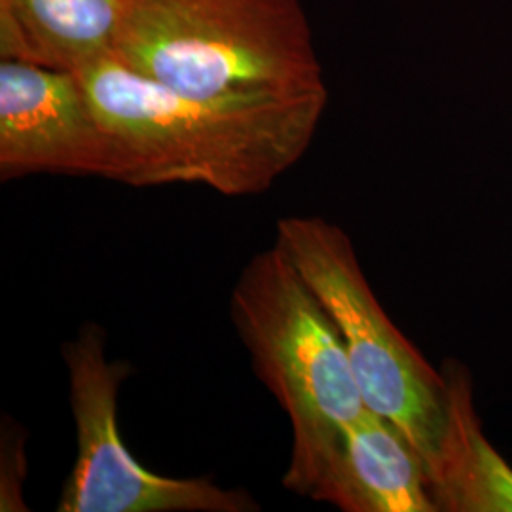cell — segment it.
Instances as JSON below:
<instances>
[{
	"label": "cell",
	"mask_w": 512,
	"mask_h": 512,
	"mask_svg": "<svg viewBox=\"0 0 512 512\" xmlns=\"http://www.w3.org/2000/svg\"><path fill=\"white\" fill-rule=\"evenodd\" d=\"M114 150L112 181L202 184L222 196L266 192L310 148L329 90L188 95L114 55L80 71Z\"/></svg>",
	"instance_id": "obj_1"
},
{
	"label": "cell",
	"mask_w": 512,
	"mask_h": 512,
	"mask_svg": "<svg viewBox=\"0 0 512 512\" xmlns=\"http://www.w3.org/2000/svg\"><path fill=\"white\" fill-rule=\"evenodd\" d=\"M112 55L188 95L327 88L300 0H122Z\"/></svg>",
	"instance_id": "obj_2"
},
{
	"label": "cell",
	"mask_w": 512,
	"mask_h": 512,
	"mask_svg": "<svg viewBox=\"0 0 512 512\" xmlns=\"http://www.w3.org/2000/svg\"><path fill=\"white\" fill-rule=\"evenodd\" d=\"M230 311L256 376L291 421L293 448L283 486L310 497L346 429L368 410L346 346L277 245L247 262Z\"/></svg>",
	"instance_id": "obj_3"
},
{
	"label": "cell",
	"mask_w": 512,
	"mask_h": 512,
	"mask_svg": "<svg viewBox=\"0 0 512 512\" xmlns=\"http://www.w3.org/2000/svg\"><path fill=\"white\" fill-rule=\"evenodd\" d=\"M275 245L329 313L366 408L391 421L427 465L444 425V376L389 319L348 234L321 217H285Z\"/></svg>",
	"instance_id": "obj_4"
},
{
	"label": "cell",
	"mask_w": 512,
	"mask_h": 512,
	"mask_svg": "<svg viewBox=\"0 0 512 512\" xmlns=\"http://www.w3.org/2000/svg\"><path fill=\"white\" fill-rule=\"evenodd\" d=\"M76 425V461L57 512H253L245 490L209 478H173L145 469L118 431V391L129 366L109 361L105 332L86 323L63 346Z\"/></svg>",
	"instance_id": "obj_5"
},
{
	"label": "cell",
	"mask_w": 512,
	"mask_h": 512,
	"mask_svg": "<svg viewBox=\"0 0 512 512\" xmlns=\"http://www.w3.org/2000/svg\"><path fill=\"white\" fill-rule=\"evenodd\" d=\"M35 173L112 181L109 133L80 74L0 59V179Z\"/></svg>",
	"instance_id": "obj_6"
},
{
	"label": "cell",
	"mask_w": 512,
	"mask_h": 512,
	"mask_svg": "<svg viewBox=\"0 0 512 512\" xmlns=\"http://www.w3.org/2000/svg\"><path fill=\"white\" fill-rule=\"evenodd\" d=\"M310 497L344 512H439L418 450L370 410L346 429Z\"/></svg>",
	"instance_id": "obj_7"
},
{
	"label": "cell",
	"mask_w": 512,
	"mask_h": 512,
	"mask_svg": "<svg viewBox=\"0 0 512 512\" xmlns=\"http://www.w3.org/2000/svg\"><path fill=\"white\" fill-rule=\"evenodd\" d=\"M444 425L427 461L439 512H512V467L484 435L467 366L446 361Z\"/></svg>",
	"instance_id": "obj_8"
},
{
	"label": "cell",
	"mask_w": 512,
	"mask_h": 512,
	"mask_svg": "<svg viewBox=\"0 0 512 512\" xmlns=\"http://www.w3.org/2000/svg\"><path fill=\"white\" fill-rule=\"evenodd\" d=\"M122 0H0V59L80 73L114 54Z\"/></svg>",
	"instance_id": "obj_9"
}]
</instances>
